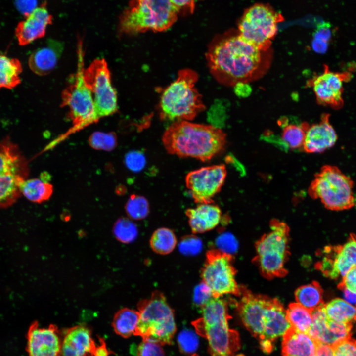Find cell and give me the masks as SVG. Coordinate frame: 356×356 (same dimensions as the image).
<instances>
[{"label": "cell", "mask_w": 356, "mask_h": 356, "mask_svg": "<svg viewBox=\"0 0 356 356\" xmlns=\"http://www.w3.org/2000/svg\"><path fill=\"white\" fill-rule=\"evenodd\" d=\"M209 71L220 83L246 84L264 75L271 60L270 50L263 51L244 40L238 31L214 40L206 53Z\"/></svg>", "instance_id": "1"}, {"label": "cell", "mask_w": 356, "mask_h": 356, "mask_svg": "<svg viewBox=\"0 0 356 356\" xmlns=\"http://www.w3.org/2000/svg\"><path fill=\"white\" fill-rule=\"evenodd\" d=\"M162 142L169 154L206 162L224 150L226 138L217 127L180 121L167 128Z\"/></svg>", "instance_id": "2"}, {"label": "cell", "mask_w": 356, "mask_h": 356, "mask_svg": "<svg viewBox=\"0 0 356 356\" xmlns=\"http://www.w3.org/2000/svg\"><path fill=\"white\" fill-rule=\"evenodd\" d=\"M202 316L193 322L199 334L208 341L211 356H242L238 333L229 327L231 318L227 304L220 298H213L201 307Z\"/></svg>", "instance_id": "3"}, {"label": "cell", "mask_w": 356, "mask_h": 356, "mask_svg": "<svg viewBox=\"0 0 356 356\" xmlns=\"http://www.w3.org/2000/svg\"><path fill=\"white\" fill-rule=\"evenodd\" d=\"M198 75L185 68L162 91L158 104L160 119L164 121H190L205 109L202 96L196 88Z\"/></svg>", "instance_id": "4"}, {"label": "cell", "mask_w": 356, "mask_h": 356, "mask_svg": "<svg viewBox=\"0 0 356 356\" xmlns=\"http://www.w3.org/2000/svg\"><path fill=\"white\" fill-rule=\"evenodd\" d=\"M178 12L170 0H131L120 16L119 31L130 35L165 31L176 21Z\"/></svg>", "instance_id": "5"}, {"label": "cell", "mask_w": 356, "mask_h": 356, "mask_svg": "<svg viewBox=\"0 0 356 356\" xmlns=\"http://www.w3.org/2000/svg\"><path fill=\"white\" fill-rule=\"evenodd\" d=\"M137 308L139 317L134 335L162 346L170 344L176 324L174 311L164 294L155 291L149 298L139 301Z\"/></svg>", "instance_id": "6"}, {"label": "cell", "mask_w": 356, "mask_h": 356, "mask_svg": "<svg viewBox=\"0 0 356 356\" xmlns=\"http://www.w3.org/2000/svg\"><path fill=\"white\" fill-rule=\"evenodd\" d=\"M270 231L256 243V255L253 261L262 274L271 279L285 276L287 271L285 264L289 257V228L277 219L270 222Z\"/></svg>", "instance_id": "7"}, {"label": "cell", "mask_w": 356, "mask_h": 356, "mask_svg": "<svg viewBox=\"0 0 356 356\" xmlns=\"http://www.w3.org/2000/svg\"><path fill=\"white\" fill-rule=\"evenodd\" d=\"M308 193L331 210H347L355 203L352 180L335 166L322 167L311 183Z\"/></svg>", "instance_id": "8"}, {"label": "cell", "mask_w": 356, "mask_h": 356, "mask_svg": "<svg viewBox=\"0 0 356 356\" xmlns=\"http://www.w3.org/2000/svg\"><path fill=\"white\" fill-rule=\"evenodd\" d=\"M28 174V163L18 146L8 137L0 141V209L16 202Z\"/></svg>", "instance_id": "9"}, {"label": "cell", "mask_w": 356, "mask_h": 356, "mask_svg": "<svg viewBox=\"0 0 356 356\" xmlns=\"http://www.w3.org/2000/svg\"><path fill=\"white\" fill-rule=\"evenodd\" d=\"M282 14L270 5L256 3L245 9L238 22V32L246 42L263 51L270 50Z\"/></svg>", "instance_id": "10"}, {"label": "cell", "mask_w": 356, "mask_h": 356, "mask_svg": "<svg viewBox=\"0 0 356 356\" xmlns=\"http://www.w3.org/2000/svg\"><path fill=\"white\" fill-rule=\"evenodd\" d=\"M232 261L231 254L219 250L212 249L207 252L201 278L210 289L213 298L225 294L240 296L241 287L235 280L236 271Z\"/></svg>", "instance_id": "11"}, {"label": "cell", "mask_w": 356, "mask_h": 356, "mask_svg": "<svg viewBox=\"0 0 356 356\" xmlns=\"http://www.w3.org/2000/svg\"><path fill=\"white\" fill-rule=\"evenodd\" d=\"M83 51L79 50L78 68L71 83L63 90L61 106L67 107L68 115L76 127H84L95 122L92 93L84 79Z\"/></svg>", "instance_id": "12"}, {"label": "cell", "mask_w": 356, "mask_h": 356, "mask_svg": "<svg viewBox=\"0 0 356 356\" xmlns=\"http://www.w3.org/2000/svg\"><path fill=\"white\" fill-rule=\"evenodd\" d=\"M83 76L93 96L95 122L115 113L117 110V95L106 61L100 58L94 60L84 69Z\"/></svg>", "instance_id": "13"}, {"label": "cell", "mask_w": 356, "mask_h": 356, "mask_svg": "<svg viewBox=\"0 0 356 356\" xmlns=\"http://www.w3.org/2000/svg\"><path fill=\"white\" fill-rule=\"evenodd\" d=\"M226 175L222 164L202 167L187 174L186 186L195 203H213V198L221 191Z\"/></svg>", "instance_id": "14"}, {"label": "cell", "mask_w": 356, "mask_h": 356, "mask_svg": "<svg viewBox=\"0 0 356 356\" xmlns=\"http://www.w3.org/2000/svg\"><path fill=\"white\" fill-rule=\"evenodd\" d=\"M322 259L316 263V268L332 279L344 277L356 266V236L351 234L342 245L326 246Z\"/></svg>", "instance_id": "15"}, {"label": "cell", "mask_w": 356, "mask_h": 356, "mask_svg": "<svg viewBox=\"0 0 356 356\" xmlns=\"http://www.w3.org/2000/svg\"><path fill=\"white\" fill-rule=\"evenodd\" d=\"M351 75L347 72L332 71L325 65L323 72L310 80L308 84L312 87L317 102L338 109L343 104V84Z\"/></svg>", "instance_id": "16"}, {"label": "cell", "mask_w": 356, "mask_h": 356, "mask_svg": "<svg viewBox=\"0 0 356 356\" xmlns=\"http://www.w3.org/2000/svg\"><path fill=\"white\" fill-rule=\"evenodd\" d=\"M237 311L241 321L251 334L259 340L263 333V319L270 298L252 293L241 287Z\"/></svg>", "instance_id": "17"}, {"label": "cell", "mask_w": 356, "mask_h": 356, "mask_svg": "<svg viewBox=\"0 0 356 356\" xmlns=\"http://www.w3.org/2000/svg\"><path fill=\"white\" fill-rule=\"evenodd\" d=\"M26 339L29 356H58L62 340L55 325L40 327L37 322L29 327Z\"/></svg>", "instance_id": "18"}, {"label": "cell", "mask_w": 356, "mask_h": 356, "mask_svg": "<svg viewBox=\"0 0 356 356\" xmlns=\"http://www.w3.org/2000/svg\"><path fill=\"white\" fill-rule=\"evenodd\" d=\"M291 327L286 310L276 298H271L268 306L261 338L259 340L262 351L271 352L276 339L283 336Z\"/></svg>", "instance_id": "19"}, {"label": "cell", "mask_w": 356, "mask_h": 356, "mask_svg": "<svg viewBox=\"0 0 356 356\" xmlns=\"http://www.w3.org/2000/svg\"><path fill=\"white\" fill-rule=\"evenodd\" d=\"M329 115L321 116L319 122L308 125L303 144V150L309 153H321L332 147L337 136L329 122Z\"/></svg>", "instance_id": "20"}, {"label": "cell", "mask_w": 356, "mask_h": 356, "mask_svg": "<svg viewBox=\"0 0 356 356\" xmlns=\"http://www.w3.org/2000/svg\"><path fill=\"white\" fill-rule=\"evenodd\" d=\"M96 346L89 328L75 326L65 332L58 356H92Z\"/></svg>", "instance_id": "21"}, {"label": "cell", "mask_w": 356, "mask_h": 356, "mask_svg": "<svg viewBox=\"0 0 356 356\" xmlns=\"http://www.w3.org/2000/svg\"><path fill=\"white\" fill-rule=\"evenodd\" d=\"M24 20L20 22L15 30L20 45H27L43 37L47 26L51 23L52 16L44 5L37 7Z\"/></svg>", "instance_id": "22"}, {"label": "cell", "mask_w": 356, "mask_h": 356, "mask_svg": "<svg viewBox=\"0 0 356 356\" xmlns=\"http://www.w3.org/2000/svg\"><path fill=\"white\" fill-rule=\"evenodd\" d=\"M323 306L312 312V324L309 334L318 343L333 347L343 340L344 331L339 323L328 318Z\"/></svg>", "instance_id": "23"}, {"label": "cell", "mask_w": 356, "mask_h": 356, "mask_svg": "<svg viewBox=\"0 0 356 356\" xmlns=\"http://www.w3.org/2000/svg\"><path fill=\"white\" fill-rule=\"evenodd\" d=\"M63 50V44L54 40H48L46 45L38 48L29 57L28 64L36 74L44 76L56 66Z\"/></svg>", "instance_id": "24"}, {"label": "cell", "mask_w": 356, "mask_h": 356, "mask_svg": "<svg viewBox=\"0 0 356 356\" xmlns=\"http://www.w3.org/2000/svg\"><path fill=\"white\" fill-rule=\"evenodd\" d=\"M188 222L193 233H202L215 228L220 223L222 211L214 203L198 204L186 210Z\"/></svg>", "instance_id": "25"}, {"label": "cell", "mask_w": 356, "mask_h": 356, "mask_svg": "<svg viewBox=\"0 0 356 356\" xmlns=\"http://www.w3.org/2000/svg\"><path fill=\"white\" fill-rule=\"evenodd\" d=\"M319 343L310 334L291 327L283 336L282 356H316Z\"/></svg>", "instance_id": "26"}, {"label": "cell", "mask_w": 356, "mask_h": 356, "mask_svg": "<svg viewBox=\"0 0 356 356\" xmlns=\"http://www.w3.org/2000/svg\"><path fill=\"white\" fill-rule=\"evenodd\" d=\"M323 309L328 318L331 320L350 324L356 321V307L344 299H334L324 304Z\"/></svg>", "instance_id": "27"}, {"label": "cell", "mask_w": 356, "mask_h": 356, "mask_svg": "<svg viewBox=\"0 0 356 356\" xmlns=\"http://www.w3.org/2000/svg\"><path fill=\"white\" fill-rule=\"evenodd\" d=\"M138 311L129 308H123L115 314L112 327L115 332L124 338L134 335L139 320Z\"/></svg>", "instance_id": "28"}, {"label": "cell", "mask_w": 356, "mask_h": 356, "mask_svg": "<svg viewBox=\"0 0 356 356\" xmlns=\"http://www.w3.org/2000/svg\"><path fill=\"white\" fill-rule=\"evenodd\" d=\"M22 71L19 60L0 55V89H10L17 86L21 81L20 75Z\"/></svg>", "instance_id": "29"}, {"label": "cell", "mask_w": 356, "mask_h": 356, "mask_svg": "<svg viewBox=\"0 0 356 356\" xmlns=\"http://www.w3.org/2000/svg\"><path fill=\"white\" fill-rule=\"evenodd\" d=\"M323 291L316 281L301 286L295 292L296 302L312 312L324 304Z\"/></svg>", "instance_id": "30"}, {"label": "cell", "mask_w": 356, "mask_h": 356, "mask_svg": "<svg viewBox=\"0 0 356 356\" xmlns=\"http://www.w3.org/2000/svg\"><path fill=\"white\" fill-rule=\"evenodd\" d=\"M21 192L29 201L40 203L48 200L53 192L52 185L38 178L27 179L21 187Z\"/></svg>", "instance_id": "31"}, {"label": "cell", "mask_w": 356, "mask_h": 356, "mask_svg": "<svg viewBox=\"0 0 356 356\" xmlns=\"http://www.w3.org/2000/svg\"><path fill=\"white\" fill-rule=\"evenodd\" d=\"M286 312L287 318L291 327L309 334L312 324L311 311L296 302L290 304Z\"/></svg>", "instance_id": "32"}, {"label": "cell", "mask_w": 356, "mask_h": 356, "mask_svg": "<svg viewBox=\"0 0 356 356\" xmlns=\"http://www.w3.org/2000/svg\"><path fill=\"white\" fill-rule=\"evenodd\" d=\"M177 239L174 232L170 229L161 227L156 229L150 240L151 249L160 255L171 253L177 244Z\"/></svg>", "instance_id": "33"}, {"label": "cell", "mask_w": 356, "mask_h": 356, "mask_svg": "<svg viewBox=\"0 0 356 356\" xmlns=\"http://www.w3.org/2000/svg\"><path fill=\"white\" fill-rule=\"evenodd\" d=\"M309 124L303 122L300 125L286 124L283 127L281 138L282 141L290 149L302 147L306 130Z\"/></svg>", "instance_id": "34"}, {"label": "cell", "mask_w": 356, "mask_h": 356, "mask_svg": "<svg viewBox=\"0 0 356 356\" xmlns=\"http://www.w3.org/2000/svg\"><path fill=\"white\" fill-rule=\"evenodd\" d=\"M113 231L115 238L124 243H130L134 241L138 233L135 223L125 217L120 218L116 221Z\"/></svg>", "instance_id": "35"}, {"label": "cell", "mask_w": 356, "mask_h": 356, "mask_svg": "<svg viewBox=\"0 0 356 356\" xmlns=\"http://www.w3.org/2000/svg\"><path fill=\"white\" fill-rule=\"evenodd\" d=\"M125 210L131 219L135 220H142L145 218L149 213V204L144 197L132 194L126 202Z\"/></svg>", "instance_id": "36"}, {"label": "cell", "mask_w": 356, "mask_h": 356, "mask_svg": "<svg viewBox=\"0 0 356 356\" xmlns=\"http://www.w3.org/2000/svg\"><path fill=\"white\" fill-rule=\"evenodd\" d=\"M88 141L92 148L106 151L113 150L117 144V136L113 132H95L90 135Z\"/></svg>", "instance_id": "37"}, {"label": "cell", "mask_w": 356, "mask_h": 356, "mask_svg": "<svg viewBox=\"0 0 356 356\" xmlns=\"http://www.w3.org/2000/svg\"><path fill=\"white\" fill-rule=\"evenodd\" d=\"M201 240L194 235H188L182 237L178 244L180 252L185 256H195L202 250Z\"/></svg>", "instance_id": "38"}, {"label": "cell", "mask_w": 356, "mask_h": 356, "mask_svg": "<svg viewBox=\"0 0 356 356\" xmlns=\"http://www.w3.org/2000/svg\"><path fill=\"white\" fill-rule=\"evenodd\" d=\"M178 346L182 352L192 353L198 348L199 341L197 335L192 330L185 329L178 337Z\"/></svg>", "instance_id": "39"}, {"label": "cell", "mask_w": 356, "mask_h": 356, "mask_svg": "<svg viewBox=\"0 0 356 356\" xmlns=\"http://www.w3.org/2000/svg\"><path fill=\"white\" fill-rule=\"evenodd\" d=\"M126 166L130 171L138 172L145 167L146 160L144 154L137 150L128 152L124 157Z\"/></svg>", "instance_id": "40"}, {"label": "cell", "mask_w": 356, "mask_h": 356, "mask_svg": "<svg viewBox=\"0 0 356 356\" xmlns=\"http://www.w3.org/2000/svg\"><path fill=\"white\" fill-rule=\"evenodd\" d=\"M162 346L157 343L142 340L138 346L137 356H165Z\"/></svg>", "instance_id": "41"}, {"label": "cell", "mask_w": 356, "mask_h": 356, "mask_svg": "<svg viewBox=\"0 0 356 356\" xmlns=\"http://www.w3.org/2000/svg\"><path fill=\"white\" fill-rule=\"evenodd\" d=\"M334 356H356V341L350 338L332 347Z\"/></svg>", "instance_id": "42"}, {"label": "cell", "mask_w": 356, "mask_h": 356, "mask_svg": "<svg viewBox=\"0 0 356 356\" xmlns=\"http://www.w3.org/2000/svg\"><path fill=\"white\" fill-rule=\"evenodd\" d=\"M213 298L209 287L201 281L194 289L193 301L194 303L201 308Z\"/></svg>", "instance_id": "43"}, {"label": "cell", "mask_w": 356, "mask_h": 356, "mask_svg": "<svg viewBox=\"0 0 356 356\" xmlns=\"http://www.w3.org/2000/svg\"><path fill=\"white\" fill-rule=\"evenodd\" d=\"M219 250L231 254L237 248V242L230 234H224L220 236L216 241Z\"/></svg>", "instance_id": "44"}, {"label": "cell", "mask_w": 356, "mask_h": 356, "mask_svg": "<svg viewBox=\"0 0 356 356\" xmlns=\"http://www.w3.org/2000/svg\"><path fill=\"white\" fill-rule=\"evenodd\" d=\"M332 36L331 26L329 23L323 22L317 26L313 34V39L329 44Z\"/></svg>", "instance_id": "45"}, {"label": "cell", "mask_w": 356, "mask_h": 356, "mask_svg": "<svg viewBox=\"0 0 356 356\" xmlns=\"http://www.w3.org/2000/svg\"><path fill=\"white\" fill-rule=\"evenodd\" d=\"M338 287H344L356 294V266L350 269L343 277Z\"/></svg>", "instance_id": "46"}, {"label": "cell", "mask_w": 356, "mask_h": 356, "mask_svg": "<svg viewBox=\"0 0 356 356\" xmlns=\"http://www.w3.org/2000/svg\"><path fill=\"white\" fill-rule=\"evenodd\" d=\"M17 9L25 17L29 15L37 7V0H15Z\"/></svg>", "instance_id": "47"}, {"label": "cell", "mask_w": 356, "mask_h": 356, "mask_svg": "<svg viewBox=\"0 0 356 356\" xmlns=\"http://www.w3.org/2000/svg\"><path fill=\"white\" fill-rule=\"evenodd\" d=\"M173 5L179 11L186 9L193 12L194 9L195 0H170Z\"/></svg>", "instance_id": "48"}, {"label": "cell", "mask_w": 356, "mask_h": 356, "mask_svg": "<svg viewBox=\"0 0 356 356\" xmlns=\"http://www.w3.org/2000/svg\"><path fill=\"white\" fill-rule=\"evenodd\" d=\"M343 292L344 300L349 304L356 307V294L344 287H338Z\"/></svg>", "instance_id": "49"}, {"label": "cell", "mask_w": 356, "mask_h": 356, "mask_svg": "<svg viewBox=\"0 0 356 356\" xmlns=\"http://www.w3.org/2000/svg\"><path fill=\"white\" fill-rule=\"evenodd\" d=\"M316 356H334L332 347L319 343Z\"/></svg>", "instance_id": "50"}, {"label": "cell", "mask_w": 356, "mask_h": 356, "mask_svg": "<svg viewBox=\"0 0 356 356\" xmlns=\"http://www.w3.org/2000/svg\"><path fill=\"white\" fill-rule=\"evenodd\" d=\"M328 45L329 44L312 39V48L315 51L318 53H323L326 51L328 47Z\"/></svg>", "instance_id": "51"}, {"label": "cell", "mask_w": 356, "mask_h": 356, "mask_svg": "<svg viewBox=\"0 0 356 356\" xmlns=\"http://www.w3.org/2000/svg\"><path fill=\"white\" fill-rule=\"evenodd\" d=\"M110 354L104 341L101 340L100 344L96 346L92 356H108Z\"/></svg>", "instance_id": "52"}, {"label": "cell", "mask_w": 356, "mask_h": 356, "mask_svg": "<svg viewBox=\"0 0 356 356\" xmlns=\"http://www.w3.org/2000/svg\"><path fill=\"white\" fill-rule=\"evenodd\" d=\"M191 356H198L197 354H193Z\"/></svg>", "instance_id": "53"}]
</instances>
